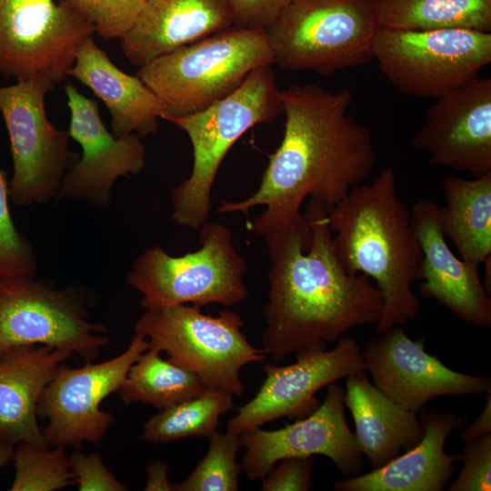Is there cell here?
Returning <instances> with one entry per match:
<instances>
[{"instance_id":"30bf717a","label":"cell","mask_w":491,"mask_h":491,"mask_svg":"<svg viewBox=\"0 0 491 491\" xmlns=\"http://www.w3.org/2000/svg\"><path fill=\"white\" fill-rule=\"evenodd\" d=\"M55 85L48 77L35 75L0 86V112L14 164L8 194L16 205L56 199L65 176L80 158L69 147L68 130L58 129L47 117L45 95Z\"/></svg>"},{"instance_id":"7c38bea8","label":"cell","mask_w":491,"mask_h":491,"mask_svg":"<svg viewBox=\"0 0 491 491\" xmlns=\"http://www.w3.org/2000/svg\"><path fill=\"white\" fill-rule=\"evenodd\" d=\"M93 25L67 2L0 0V75L64 81Z\"/></svg>"},{"instance_id":"603a6c76","label":"cell","mask_w":491,"mask_h":491,"mask_svg":"<svg viewBox=\"0 0 491 491\" xmlns=\"http://www.w3.org/2000/svg\"><path fill=\"white\" fill-rule=\"evenodd\" d=\"M71 355L43 345L15 346L0 355V431L15 444L46 447L37 423V405L58 367Z\"/></svg>"},{"instance_id":"7402d4cb","label":"cell","mask_w":491,"mask_h":491,"mask_svg":"<svg viewBox=\"0 0 491 491\" xmlns=\"http://www.w3.org/2000/svg\"><path fill=\"white\" fill-rule=\"evenodd\" d=\"M67 76L89 87L106 105L115 136L142 138L157 132L164 104L141 78L118 68L92 36L78 47Z\"/></svg>"},{"instance_id":"8992f818","label":"cell","mask_w":491,"mask_h":491,"mask_svg":"<svg viewBox=\"0 0 491 491\" xmlns=\"http://www.w3.org/2000/svg\"><path fill=\"white\" fill-rule=\"evenodd\" d=\"M378 28L375 0H289L266 33L280 68L330 75L370 62Z\"/></svg>"},{"instance_id":"ffe728a7","label":"cell","mask_w":491,"mask_h":491,"mask_svg":"<svg viewBox=\"0 0 491 491\" xmlns=\"http://www.w3.org/2000/svg\"><path fill=\"white\" fill-rule=\"evenodd\" d=\"M233 25L227 0H146L119 40L125 57L140 67Z\"/></svg>"},{"instance_id":"277c9868","label":"cell","mask_w":491,"mask_h":491,"mask_svg":"<svg viewBox=\"0 0 491 491\" xmlns=\"http://www.w3.org/2000/svg\"><path fill=\"white\" fill-rule=\"evenodd\" d=\"M281 113L273 65H265L253 70L232 94L206 108L164 118L184 130L193 147L192 172L171 194L175 223L198 230L209 221L212 186L226 154L247 130Z\"/></svg>"},{"instance_id":"484cf974","label":"cell","mask_w":491,"mask_h":491,"mask_svg":"<svg viewBox=\"0 0 491 491\" xmlns=\"http://www.w3.org/2000/svg\"><path fill=\"white\" fill-rule=\"evenodd\" d=\"M379 28L491 33V0H375Z\"/></svg>"},{"instance_id":"f1b7e54d","label":"cell","mask_w":491,"mask_h":491,"mask_svg":"<svg viewBox=\"0 0 491 491\" xmlns=\"http://www.w3.org/2000/svg\"><path fill=\"white\" fill-rule=\"evenodd\" d=\"M13 461L15 476L11 491H53L75 484L65 447L19 442Z\"/></svg>"},{"instance_id":"4316f807","label":"cell","mask_w":491,"mask_h":491,"mask_svg":"<svg viewBox=\"0 0 491 491\" xmlns=\"http://www.w3.org/2000/svg\"><path fill=\"white\" fill-rule=\"evenodd\" d=\"M160 354L150 346L132 365L117 391L125 405L145 403L162 410L207 389L195 373Z\"/></svg>"},{"instance_id":"d4e9b609","label":"cell","mask_w":491,"mask_h":491,"mask_svg":"<svg viewBox=\"0 0 491 491\" xmlns=\"http://www.w3.org/2000/svg\"><path fill=\"white\" fill-rule=\"evenodd\" d=\"M441 187L446 201L439 207L444 235L463 260L481 266L491 258V174L471 179L449 175Z\"/></svg>"},{"instance_id":"9c48e42d","label":"cell","mask_w":491,"mask_h":491,"mask_svg":"<svg viewBox=\"0 0 491 491\" xmlns=\"http://www.w3.org/2000/svg\"><path fill=\"white\" fill-rule=\"evenodd\" d=\"M373 59L402 94L438 99L475 80L491 62V33L465 28H378Z\"/></svg>"},{"instance_id":"2e32d148","label":"cell","mask_w":491,"mask_h":491,"mask_svg":"<svg viewBox=\"0 0 491 491\" xmlns=\"http://www.w3.org/2000/svg\"><path fill=\"white\" fill-rule=\"evenodd\" d=\"M344 397L345 388L331 383L324 401L306 416L278 429L241 434L246 451L240 466L246 476L262 481L279 460L315 455L330 458L345 476L359 474L364 456L348 426Z\"/></svg>"},{"instance_id":"8fae6325","label":"cell","mask_w":491,"mask_h":491,"mask_svg":"<svg viewBox=\"0 0 491 491\" xmlns=\"http://www.w3.org/2000/svg\"><path fill=\"white\" fill-rule=\"evenodd\" d=\"M103 325L88 321L75 289L57 290L32 277L0 278V355L19 346H48L95 361L108 343Z\"/></svg>"},{"instance_id":"8d00e7d4","label":"cell","mask_w":491,"mask_h":491,"mask_svg":"<svg viewBox=\"0 0 491 491\" xmlns=\"http://www.w3.org/2000/svg\"><path fill=\"white\" fill-rule=\"evenodd\" d=\"M485 407L474 423L461 433V440L465 443L476 437L491 434V391L486 393Z\"/></svg>"},{"instance_id":"d6986e66","label":"cell","mask_w":491,"mask_h":491,"mask_svg":"<svg viewBox=\"0 0 491 491\" xmlns=\"http://www.w3.org/2000/svg\"><path fill=\"white\" fill-rule=\"evenodd\" d=\"M439 205L416 201L411 211L421 246L420 293L476 327H491V298L479 276V267L458 258L446 243L439 221Z\"/></svg>"},{"instance_id":"83f0119b","label":"cell","mask_w":491,"mask_h":491,"mask_svg":"<svg viewBox=\"0 0 491 491\" xmlns=\"http://www.w3.org/2000/svg\"><path fill=\"white\" fill-rule=\"evenodd\" d=\"M233 407V396L206 389L150 417L143 426L141 439L164 444L188 437H208L216 432L221 416Z\"/></svg>"},{"instance_id":"d6a6232c","label":"cell","mask_w":491,"mask_h":491,"mask_svg":"<svg viewBox=\"0 0 491 491\" xmlns=\"http://www.w3.org/2000/svg\"><path fill=\"white\" fill-rule=\"evenodd\" d=\"M463 467L448 491L491 490V434L465 442L459 455Z\"/></svg>"},{"instance_id":"836d02e7","label":"cell","mask_w":491,"mask_h":491,"mask_svg":"<svg viewBox=\"0 0 491 491\" xmlns=\"http://www.w3.org/2000/svg\"><path fill=\"white\" fill-rule=\"evenodd\" d=\"M262 480L263 491H307L312 486L314 458L286 457L279 460Z\"/></svg>"},{"instance_id":"e0dca14e","label":"cell","mask_w":491,"mask_h":491,"mask_svg":"<svg viewBox=\"0 0 491 491\" xmlns=\"http://www.w3.org/2000/svg\"><path fill=\"white\" fill-rule=\"evenodd\" d=\"M65 92L70 111L67 130L81 145L82 155L65 176L55 201L85 200L106 208L117 178L138 174L144 168L145 147L136 134L115 136L103 123L96 102L74 85L67 83Z\"/></svg>"},{"instance_id":"e575fe53","label":"cell","mask_w":491,"mask_h":491,"mask_svg":"<svg viewBox=\"0 0 491 491\" xmlns=\"http://www.w3.org/2000/svg\"><path fill=\"white\" fill-rule=\"evenodd\" d=\"M71 471L79 491H125L123 485L107 470L98 454L75 452L69 457Z\"/></svg>"},{"instance_id":"44dd1931","label":"cell","mask_w":491,"mask_h":491,"mask_svg":"<svg viewBox=\"0 0 491 491\" xmlns=\"http://www.w3.org/2000/svg\"><path fill=\"white\" fill-rule=\"evenodd\" d=\"M466 414L440 413L425 408L420 416L423 436L412 448L381 467L339 480L336 491H440L456 471L459 455L445 450L448 436L463 427Z\"/></svg>"},{"instance_id":"1f68e13d","label":"cell","mask_w":491,"mask_h":491,"mask_svg":"<svg viewBox=\"0 0 491 491\" xmlns=\"http://www.w3.org/2000/svg\"><path fill=\"white\" fill-rule=\"evenodd\" d=\"M103 38L120 39L136 21L146 0H65Z\"/></svg>"},{"instance_id":"f35d334b","label":"cell","mask_w":491,"mask_h":491,"mask_svg":"<svg viewBox=\"0 0 491 491\" xmlns=\"http://www.w3.org/2000/svg\"><path fill=\"white\" fill-rule=\"evenodd\" d=\"M15 443L0 431V469L13 460Z\"/></svg>"},{"instance_id":"9a60e30c","label":"cell","mask_w":491,"mask_h":491,"mask_svg":"<svg viewBox=\"0 0 491 491\" xmlns=\"http://www.w3.org/2000/svg\"><path fill=\"white\" fill-rule=\"evenodd\" d=\"M365 371L389 399L416 413L437 396L482 395L491 391L489 376L453 370L428 354L425 339H411L402 326H392L360 349Z\"/></svg>"},{"instance_id":"ba28073f","label":"cell","mask_w":491,"mask_h":491,"mask_svg":"<svg viewBox=\"0 0 491 491\" xmlns=\"http://www.w3.org/2000/svg\"><path fill=\"white\" fill-rule=\"evenodd\" d=\"M243 326L242 317L230 310L212 316L192 305H175L145 308L134 332L165 352L169 360L195 373L207 389L234 396L246 390L241 369L266 359L243 334Z\"/></svg>"},{"instance_id":"74e56055","label":"cell","mask_w":491,"mask_h":491,"mask_svg":"<svg viewBox=\"0 0 491 491\" xmlns=\"http://www.w3.org/2000/svg\"><path fill=\"white\" fill-rule=\"evenodd\" d=\"M145 491H171L173 486L168 480V467L161 460L154 461L147 467Z\"/></svg>"},{"instance_id":"52a82bcc","label":"cell","mask_w":491,"mask_h":491,"mask_svg":"<svg viewBox=\"0 0 491 491\" xmlns=\"http://www.w3.org/2000/svg\"><path fill=\"white\" fill-rule=\"evenodd\" d=\"M198 231L200 246L194 252L173 256L154 246L135 261L126 282L141 294L144 308L187 304L228 308L246 299L247 265L235 246L232 231L209 221Z\"/></svg>"},{"instance_id":"f546056e","label":"cell","mask_w":491,"mask_h":491,"mask_svg":"<svg viewBox=\"0 0 491 491\" xmlns=\"http://www.w3.org/2000/svg\"><path fill=\"white\" fill-rule=\"evenodd\" d=\"M209 447L192 473L182 482L172 484L175 491H236L242 470L236 456L242 446L240 435L215 432Z\"/></svg>"},{"instance_id":"4fadbf2b","label":"cell","mask_w":491,"mask_h":491,"mask_svg":"<svg viewBox=\"0 0 491 491\" xmlns=\"http://www.w3.org/2000/svg\"><path fill=\"white\" fill-rule=\"evenodd\" d=\"M149 346L145 336L135 334L128 347L107 361L85 363L80 368L62 364L37 405V416L48 420L42 429L46 446L99 445L114 422L111 413L100 409L101 402L118 391L132 365Z\"/></svg>"},{"instance_id":"3957f363","label":"cell","mask_w":491,"mask_h":491,"mask_svg":"<svg viewBox=\"0 0 491 491\" xmlns=\"http://www.w3.org/2000/svg\"><path fill=\"white\" fill-rule=\"evenodd\" d=\"M328 223L344 269L366 275L383 296L376 333L414 319L420 302L412 285L423 253L411 211L396 195L393 168L382 169L370 185L353 187L328 213Z\"/></svg>"},{"instance_id":"6da1fadb","label":"cell","mask_w":491,"mask_h":491,"mask_svg":"<svg viewBox=\"0 0 491 491\" xmlns=\"http://www.w3.org/2000/svg\"><path fill=\"white\" fill-rule=\"evenodd\" d=\"M279 97L284 135L258 188L244 200L222 201L217 208L221 214H246L266 206L249 225L261 236L299 215L306 197L329 213L363 183L377 160L370 128L346 113L353 99L349 90L295 84L279 90Z\"/></svg>"},{"instance_id":"cb8c5ba5","label":"cell","mask_w":491,"mask_h":491,"mask_svg":"<svg viewBox=\"0 0 491 491\" xmlns=\"http://www.w3.org/2000/svg\"><path fill=\"white\" fill-rule=\"evenodd\" d=\"M346 378L344 401L354 420L356 444L373 469L421 440L424 430L416 413L389 399L371 384L366 371Z\"/></svg>"},{"instance_id":"7a4b0ae2","label":"cell","mask_w":491,"mask_h":491,"mask_svg":"<svg viewBox=\"0 0 491 491\" xmlns=\"http://www.w3.org/2000/svg\"><path fill=\"white\" fill-rule=\"evenodd\" d=\"M332 235L328 212L312 201L262 235L271 266L261 349L276 363L380 319V290L366 275L344 269Z\"/></svg>"},{"instance_id":"d590c367","label":"cell","mask_w":491,"mask_h":491,"mask_svg":"<svg viewBox=\"0 0 491 491\" xmlns=\"http://www.w3.org/2000/svg\"><path fill=\"white\" fill-rule=\"evenodd\" d=\"M289 0H227L234 25L266 30L279 16Z\"/></svg>"},{"instance_id":"4dcf8cb0","label":"cell","mask_w":491,"mask_h":491,"mask_svg":"<svg viewBox=\"0 0 491 491\" xmlns=\"http://www.w3.org/2000/svg\"><path fill=\"white\" fill-rule=\"evenodd\" d=\"M8 196L6 176L0 169V278H35L37 270L35 252L15 225Z\"/></svg>"},{"instance_id":"5bb4252c","label":"cell","mask_w":491,"mask_h":491,"mask_svg":"<svg viewBox=\"0 0 491 491\" xmlns=\"http://www.w3.org/2000/svg\"><path fill=\"white\" fill-rule=\"evenodd\" d=\"M263 371L261 387L227 420V432L241 435L281 417L303 418L318 406V390L365 368L358 345L344 337L330 350L313 346L297 352L292 364L267 363Z\"/></svg>"},{"instance_id":"5b68a950","label":"cell","mask_w":491,"mask_h":491,"mask_svg":"<svg viewBox=\"0 0 491 491\" xmlns=\"http://www.w3.org/2000/svg\"><path fill=\"white\" fill-rule=\"evenodd\" d=\"M265 65H274L266 30L233 25L155 58L136 75L164 104V119L206 108Z\"/></svg>"},{"instance_id":"ac0fdd59","label":"cell","mask_w":491,"mask_h":491,"mask_svg":"<svg viewBox=\"0 0 491 491\" xmlns=\"http://www.w3.org/2000/svg\"><path fill=\"white\" fill-rule=\"evenodd\" d=\"M412 145L426 151L431 165L491 174V78L477 77L436 99Z\"/></svg>"}]
</instances>
